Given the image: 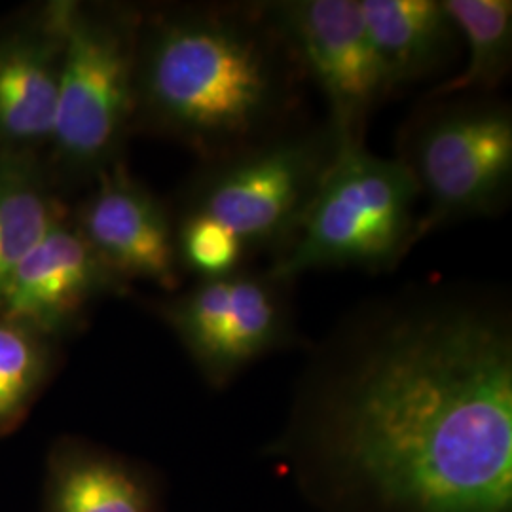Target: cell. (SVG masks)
<instances>
[{
  "label": "cell",
  "mask_w": 512,
  "mask_h": 512,
  "mask_svg": "<svg viewBox=\"0 0 512 512\" xmlns=\"http://www.w3.org/2000/svg\"><path fill=\"white\" fill-rule=\"evenodd\" d=\"M283 452L340 512H512L503 296L421 287L357 310L321 351Z\"/></svg>",
  "instance_id": "cell-1"
},
{
  "label": "cell",
  "mask_w": 512,
  "mask_h": 512,
  "mask_svg": "<svg viewBox=\"0 0 512 512\" xmlns=\"http://www.w3.org/2000/svg\"><path fill=\"white\" fill-rule=\"evenodd\" d=\"M302 80L262 2L141 12L135 129L175 139L205 164L283 131Z\"/></svg>",
  "instance_id": "cell-2"
},
{
  "label": "cell",
  "mask_w": 512,
  "mask_h": 512,
  "mask_svg": "<svg viewBox=\"0 0 512 512\" xmlns=\"http://www.w3.org/2000/svg\"><path fill=\"white\" fill-rule=\"evenodd\" d=\"M141 8L69 0L52 141L44 162L55 188L90 184L122 160L135 129Z\"/></svg>",
  "instance_id": "cell-3"
},
{
  "label": "cell",
  "mask_w": 512,
  "mask_h": 512,
  "mask_svg": "<svg viewBox=\"0 0 512 512\" xmlns=\"http://www.w3.org/2000/svg\"><path fill=\"white\" fill-rule=\"evenodd\" d=\"M420 192L399 158L338 148L291 245L268 270L293 283L325 268H395L420 239Z\"/></svg>",
  "instance_id": "cell-4"
},
{
  "label": "cell",
  "mask_w": 512,
  "mask_h": 512,
  "mask_svg": "<svg viewBox=\"0 0 512 512\" xmlns=\"http://www.w3.org/2000/svg\"><path fill=\"white\" fill-rule=\"evenodd\" d=\"M404 129L403 162L425 209L420 239L459 220L490 217L509 200L512 112L488 95H450Z\"/></svg>",
  "instance_id": "cell-5"
},
{
  "label": "cell",
  "mask_w": 512,
  "mask_h": 512,
  "mask_svg": "<svg viewBox=\"0 0 512 512\" xmlns=\"http://www.w3.org/2000/svg\"><path fill=\"white\" fill-rule=\"evenodd\" d=\"M338 148L327 122L283 129L205 165L188 186L181 211L219 220L247 253L274 251L277 258L296 236Z\"/></svg>",
  "instance_id": "cell-6"
},
{
  "label": "cell",
  "mask_w": 512,
  "mask_h": 512,
  "mask_svg": "<svg viewBox=\"0 0 512 512\" xmlns=\"http://www.w3.org/2000/svg\"><path fill=\"white\" fill-rule=\"evenodd\" d=\"M291 285L270 272L238 270L200 279L186 293L158 302L154 310L203 378L220 389L247 366L293 342Z\"/></svg>",
  "instance_id": "cell-7"
},
{
  "label": "cell",
  "mask_w": 512,
  "mask_h": 512,
  "mask_svg": "<svg viewBox=\"0 0 512 512\" xmlns=\"http://www.w3.org/2000/svg\"><path fill=\"white\" fill-rule=\"evenodd\" d=\"M304 78L323 93L340 147L365 145L366 120L389 92L359 0L262 2Z\"/></svg>",
  "instance_id": "cell-8"
},
{
  "label": "cell",
  "mask_w": 512,
  "mask_h": 512,
  "mask_svg": "<svg viewBox=\"0 0 512 512\" xmlns=\"http://www.w3.org/2000/svg\"><path fill=\"white\" fill-rule=\"evenodd\" d=\"M73 213L95 255L116 279L156 283L165 291L179 285L175 220L147 186L120 160L103 169Z\"/></svg>",
  "instance_id": "cell-9"
},
{
  "label": "cell",
  "mask_w": 512,
  "mask_h": 512,
  "mask_svg": "<svg viewBox=\"0 0 512 512\" xmlns=\"http://www.w3.org/2000/svg\"><path fill=\"white\" fill-rule=\"evenodd\" d=\"M126 289L95 255L69 211L8 279L0 317L59 344L82 325L95 300Z\"/></svg>",
  "instance_id": "cell-10"
},
{
  "label": "cell",
  "mask_w": 512,
  "mask_h": 512,
  "mask_svg": "<svg viewBox=\"0 0 512 512\" xmlns=\"http://www.w3.org/2000/svg\"><path fill=\"white\" fill-rule=\"evenodd\" d=\"M69 0L0 23V148L44 156L54 133Z\"/></svg>",
  "instance_id": "cell-11"
},
{
  "label": "cell",
  "mask_w": 512,
  "mask_h": 512,
  "mask_svg": "<svg viewBox=\"0 0 512 512\" xmlns=\"http://www.w3.org/2000/svg\"><path fill=\"white\" fill-rule=\"evenodd\" d=\"M40 512H162L147 469L92 442L55 440L46 459Z\"/></svg>",
  "instance_id": "cell-12"
},
{
  "label": "cell",
  "mask_w": 512,
  "mask_h": 512,
  "mask_svg": "<svg viewBox=\"0 0 512 512\" xmlns=\"http://www.w3.org/2000/svg\"><path fill=\"white\" fill-rule=\"evenodd\" d=\"M366 33L389 95L444 71L458 27L439 0H359Z\"/></svg>",
  "instance_id": "cell-13"
},
{
  "label": "cell",
  "mask_w": 512,
  "mask_h": 512,
  "mask_svg": "<svg viewBox=\"0 0 512 512\" xmlns=\"http://www.w3.org/2000/svg\"><path fill=\"white\" fill-rule=\"evenodd\" d=\"M67 213L42 154L0 148V296L19 264Z\"/></svg>",
  "instance_id": "cell-14"
},
{
  "label": "cell",
  "mask_w": 512,
  "mask_h": 512,
  "mask_svg": "<svg viewBox=\"0 0 512 512\" xmlns=\"http://www.w3.org/2000/svg\"><path fill=\"white\" fill-rule=\"evenodd\" d=\"M444 6L467 44V63L458 76L440 84L429 97L494 92L511 69L512 2L444 0Z\"/></svg>",
  "instance_id": "cell-15"
},
{
  "label": "cell",
  "mask_w": 512,
  "mask_h": 512,
  "mask_svg": "<svg viewBox=\"0 0 512 512\" xmlns=\"http://www.w3.org/2000/svg\"><path fill=\"white\" fill-rule=\"evenodd\" d=\"M57 344L0 317V437L14 433L50 382Z\"/></svg>",
  "instance_id": "cell-16"
},
{
  "label": "cell",
  "mask_w": 512,
  "mask_h": 512,
  "mask_svg": "<svg viewBox=\"0 0 512 512\" xmlns=\"http://www.w3.org/2000/svg\"><path fill=\"white\" fill-rule=\"evenodd\" d=\"M175 247L179 268L200 279L238 272L247 255L243 243L224 224L194 211H181L175 220Z\"/></svg>",
  "instance_id": "cell-17"
}]
</instances>
